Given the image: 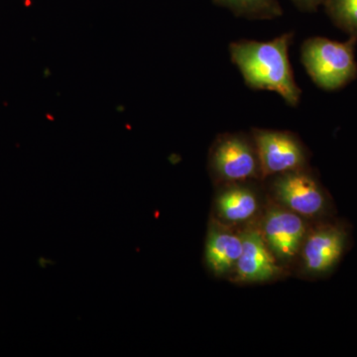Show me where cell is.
<instances>
[{
  "instance_id": "cell-1",
  "label": "cell",
  "mask_w": 357,
  "mask_h": 357,
  "mask_svg": "<svg viewBox=\"0 0 357 357\" xmlns=\"http://www.w3.org/2000/svg\"><path fill=\"white\" fill-rule=\"evenodd\" d=\"M293 39L294 33L288 32L266 42L239 40L229 44V54L246 86L255 91H274L290 107H297L302 91L289 60Z\"/></svg>"
},
{
  "instance_id": "cell-2",
  "label": "cell",
  "mask_w": 357,
  "mask_h": 357,
  "mask_svg": "<svg viewBox=\"0 0 357 357\" xmlns=\"http://www.w3.org/2000/svg\"><path fill=\"white\" fill-rule=\"evenodd\" d=\"M356 41L354 37L347 42L323 37L305 40L301 47V62L317 86L325 91H337L356 79Z\"/></svg>"
},
{
  "instance_id": "cell-3",
  "label": "cell",
  "mask_w": 357,
  "mask_h": 357,
  "mask_svg": "<svg viewBox=\"0 0 357 357\" xmlns=\"http://www.w3.org/2000/svg\"><path fill=\"white\" fill-rule=\"evenodd\" d=\"M210 166L215 178L229 184L262 176L252 136L243 133L220 136L211 150Z\"/></svg>"
},
{
  "instance_id": "cell-4",
  "label": "cell",
  "mask_w": 357,
  "mask_h": 357,
  "mask_svg": "<svg viewBox=\"0 0 357 357\" xmlns=\"http://www.w3.org/2000/svg\"><path fill=\"white\" fill-rule=\"evenodd\" d=\"M251 133L264 177L292 172L306 167V151L295 134L259 128L252 129Z\"/></svg>"
},
{
  "instance_id": "cell-5",
  "label": "cell",
  "mask_w": 357,
  "mask_h": 357,
  "mask_svg": "<svg viewBox=\"0 0 357 357\" xmlns=\"http://www.w3.org/2000/svg\"><path fill=\"white\" fill-rule=\"evenodd\" d=\"M272 188L277 199L301 217L319 215L325 206L321 188L305 168L276 175Z\"/></svg>"
},
{
  "instance_id": "cell-6",
  "label": "cell",
  "mask_w": 357,
  "mask_h": 357,
  "mask_svg": "<svg viewBox=\"0 0 357 357\" xmlns=\"http://www.w3.org/2000/svg\"><path fill=\"white\" fill-rule=\"evenodd\" d=\"M261 232L276 259L288 262L297 255L306 227L302 217L294 211L274 208L265 215Z\"/></svg>"
},
{
  "instance_id": "cell-7",
  "label": "cell",
  "mask_w": 357,
  "mask_h": 357,
  "mask_svg": "<svg viewBox=\"0 0 357 357\" xmlns=\"http://www.w3.org/2000/svg\"><path fill=\"white\" fill-rule=\"evenodd\" d=\"M276 260L262 232L248 229L243 234V253L236 266V280L245 283L271 280L282 273Z\"/></svg>"
},
{
  "instance_id": "cell-8",
  "label": "cell",
  "mask_w": 357,
  "mask_h": 357,
  "mask_svg": "<svg viewBox=\"0 0 357 357\" xmlns=\"http://www.w3.org/2000/svg\"><path fill=\"white\" fill-rule=\"evenodd\" d=\"M345 236L337 227H324L307 236L303 248L305 267L311 273L332 269L344 251Z\"/></svg>"
},
{
  "instance_id": "cell-9",
  "label": "cell",
  "mask_w": 357,
  "mask_h": 357,
  "mask_svg": "<svg viewBox=\"0 0 357 357\" xmlns=\"http://www.w3.org/2000/svg\"><path fill=\"white\" fill-rule=\"evenodd\" d=\"M243 253V236L222 229L218 223H211L206 238L204 258L213 273L223 275L236 268Z\"/></svg>"
},
{
  "instance_id": "cell-10",
  "label": "cell",
  "mask_w": 357,
  "mask_h": 357,
  "mask_svg": "<svg viewBox=\"0 0 357 357\" xmlns=\"http://www.w3.org/2000/svg\"><path fill=\"white\" fill-rule=\"evenodd\" d=\"M218 215L229 222H243L253 217L258 211L255 192L241 183H231L217 198Z\"/></svg>"
},
{
  "instance_id": "cell-11",
  "label": "cell",
  "mask_w": 357,
  "mask_h": 357,
  "mask_svg": "<svg viewBox=\"0 0 357 357\" xmlns=\"http://www.w3.org/2000/svg\"><path fill=\"white\" fill-rule=\"evenodd\" d=\"M218 6L229 8L236 16L249 20H273L282 15L277 0H213Z\"/></svg>"
},
{
  "instance_id": "cell-12",
  "label": "cell",
  "mask_w": 357,
  "mask_h": 357,
  "mask_svg": "<svg viewBox=\"0 0 357 357\" xmlns=\"http://www.w3.org/2000/svg\"><path fill=\"white\" fill-rule=\"evenodd\" d=\"M324 4L335 24L357 39V0H325Z\"/></svg>"
},
{
  "instance_id": "cell-13",
  "label": "cell",
  "mask_w": 357,
  "mask_h": 357,
  "mask_svg": "<svg viewBox=\"0 0 357 357\" xmlns=\"http://www.w3.org/2000/svg\"><path fill=\"white\" fill-rule=\"evenodd\" d=\"M301 10L314 11L321 4H324L325 0H292Z\"/></svg>"
}]
</instances>
